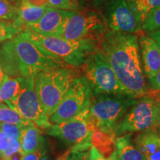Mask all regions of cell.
<instances>
[{
    "label": "cell",
    "instance_id": "cell-41",
    "mask_svg": "<svg viewBox=\"0 0 160 160\" xmlns=\"http://www.w3.org/2000/svg\"><path fill=\"white\" fill-rule=\"evenodd\" d=\"M159 92H160V90H159Z\"/></svg>",
    "mask_w": 160,
    "mask_h": 160
},
{
    "label": "cell",
    "instance_id": "cell-13",
    "mask_svg": "<svg viewBox=\"0 0 160 160\" xmlns=\"http://www.w3.org/2000/svg\"><path fill=\"white\" fill-rule=\"evenodd\" d=\"M74 12L48 7L39 21L26 26L25 30L42 36L62 37L68 20Z\"/></svg>",
    "mask_w": 160,
    "mask_h": 160
},
{
    "label": "cell",
    "instance_id": "cell-39",
    "mask_svg": "<svg viewBox=\"0 0 160 160\" xmlns=\"http://www.w3.org/2000/svg\"><path fill=\"white\" fill-rule=\"evenodd\" d=\"M96 2V3L98 4V5H100V4H104L105 2H107L110 1V0H94Z\"/></svg>",
    "mask_w": 160,
    "mask_h": 160
},
{
    "label": "cell",
    "instance_id": "cell-17",
    "mask_svg": "<svg viewBox=\"0 0 160 160\" xmlns=\"http://www.w3.org/2000/svg\"><path fill=\"white\" fill-rule=\"evenodd\" d=\"M45 141L41 131L34 124L22 128L20 137L22 149L25 153H32Z\"/></svg>",
    "mask_w": 160,
    "mask_h": 160
},
{
    "label": "cell",
    "instance_id": "cell-14",
    "mask_svg": "<svg viewBox=\"0 0 160 160\" xmlns=\"http://www.w3.org/2000/svg\"><path fill=\"white\" fill-rule=\"evenodd\" d=\"M138 44L144 72L150 79L160 69V51L155 42L148 36H141L138 40Z\"/></svg>",
    "mask_w": 160,
    "mask_h": 160
},
{
    "label": "cell",
    "instance_id": "cell-22",
    "mask_svg": "<svg viewBox=\"0 0 160 160\" xmlns=\"http://www.w3.org/2000/svg\"><path fill=\"white\" fill-rule=\"evenodd\" d=\"M24 30L23 26L17 22L0 20V42L12 39Z\"/></svg>",
    "mask_w": 160,
    "mask_h": 160
},
{
    "label": "cell",
    "instance_id": "cell-10",
    "mask_svg": "<svg viewBox=\"0 0 160 160\" xmlns=\"http://www.w3.org/2000/svg\"><path fill=\"white\" fill-rule=\"evenodd\" d=\"M7 105L38 128L47 129L52 125L49 117L44 113L36 93L34 77H22L19 93Z\"/></svg>",
    "mask_w": 160,
    "mask_h": 160
},
{
    "label": "cell",
    "instance_id": "cell-19",
    "mask_svg": "<svg viewBox=\"0 0 160 160\" xmlns=\"http://www.w3.org/2000/svg\"><path fill=\"white\" fill-rule=\"evenodd\" d=\"M91 144L105 157H110L116 151L115 137L99 130L91 133Z\"/></svg>",
    "mask_w": 160,
    "mask_h": 160
},
{
    "label": "cell",
    "instance_id": "cell-1",
    "mask_svg": "<svg viewBox=\"0 0 160 160\" xmlns=\"http://www.w3.org/2000/svg\"><path fill=\"white\" fill-rule=\"evenodd\" d=\"M98 48L108 62L128 95L137 99L147 93L137 36L108 30Z\"/></svg>",
    "mask_w": 160,
    "mask_h": 160
},
{
    "label": "cell",
    "instance_id": "cell-33",
    "mask_svg": "<svg viewBox=\"0 0 160 160\" xmlns=\"http://www.w3.org/2000/svg\"><path fill=\"white\" fill-rule=\"evenodd\" d=\"M150 82L153 90H160V69L153 77L150 78Z\"/></svg>",
    "mask_w": 160,
    "mask_h": 160
},
{
    "label": "cell",
    "instance_id": "cell-9",
    "mask_svg": "<svg viewBox=\"0 0 160 160\" xmlns=\"http://www.w3.org/2000/svg\"><path fill=\"white\" fill-rule=\"evenodd\" d=\"M103 5L101 13L109 30L134 33L142 29V18L131 0H110Z\"/></svg>",
    "mask_w": 160,
    "mask_h": 160
},
{
    "label": "cell",
    "instance_id": "cell-36",
    "mask_svg": "<svg viewBox=\"0 0 160 160\" xmlns=\"http://www.w3.org/2000/svg\"><path fill=\"white\" fill-rule=\"evenodd\" d=\"M26 153L24 152L22 149L19 150V151L16 152V153L12 154L11 156H10L6 159H3L1 160H23L24 157H25Z\"/></svg>",
    "mask_w": 160,
    "mask_h": 160
},
{
    "label": "cell",
    "instance_id": "cell-34",
    "mask_svg": "<svg viewBox=\"0 0 160 160\" xmlns=\"http://www.w3.org/2000/svg\"><path fill=\"white\" fill-rule=\"evenodd\" d=\"M8 77V75L6 71L5 64H4L3 59L2 57L1 52H0V86L2 85V84L3 83V82Z\"/></svg>",
    "mask_w": 160,
    "mask_h": 160
},
{
    "label": "cell",
    "instance_id": "cell-25",
    "mask_svg": "<svg viewBox=\"0 0 160 160\" xmlns=\"http://www.w3.org/2000/svg\"><path fill=\"white\" fill-rule=\"evenodd\" d=\"M142 29L148 33L160 30V6L146 16L142 24Z\"/></svg>",
    "mask_w": 160,
    "mask_h": 160
},
{
    "label": "cell",
    "instance_id": "cell-11",
    "mask_svg": "<svg viewBox=\"0 0 160 160\" xmlns=\"http://www.w3.org/2000/svg\"><path fill=\"white\" fill-rule=\"evenodd\" d=\"M91 100L92 90L89 83L83 77H77L57 110L49 117L50 122L59 124L73 119L91 105Z\"/></svg>",
    "mask_w": 160,
    "mask_h": 160
},
{
    "label": "cell",
    "instance_id": "cell-21",
    "mask_svg": "<svg viewBox=\"0 0 160 160\" xmlns=\"http://www.w3.org/2000/svg\"><path fill=\"white\" fill-rule=\"evenodd\" d=\"M0 122L17 125L22 128L33 124L5 103H0Z\"/></svg>",
    "mask_w": 160,
    "mask_h": 160
},
{
    "label": "cell",
    "instance_id": "cell-16",
    "mask_svg": "<svg viewBox=\"0 0 160 160\" xmlns=\"http://www.w3.org/2000/svg\"><path fill=\"white\" fill-rule=\"evenodd\" d=\"M17 5V22L21 24L25 28L26 26L33 24L42 17L48 7H37L30 5L25 0H19Z\"/></svg>",
    "mask_w": 160,
    "mask_h": 160
},
{
    "label": "cell",
    "instance_id": "cell-4",
    "mask_svg": "<svg viewBox=\"0 0 160 160\" xmlns=\"http://www.w3.org/2000/svg\"><path fill=\"white\" fill-rule=\"evenodd\" d=\"M77 77L76 72L66 66L41 71L35 76L36 93L48 117L54 113Z\"/></svg>",
    "mask_w": 160,
    "mask_h": 160
},
{
    "label": "cell",
    "instance_id": "cell-20",
    "mask_svg": "<svg viewBox=\"0 0 160 160\" xmlns=\"http://www.w3.org/2000/svg\"><path fill=\"white\" fill-rule=\"evenodd\" d=\"M22 77H10L6 78L0 86V103L7 104L17 97L21 88Z\"/></svg>",
    "mask_w": 160,
    "mask_h": 160
},
{
    "label": "cell",
    "instance_id": "cell-37",
    "mask_svg": "<svg viewBox=\"0 0 160 160\" xmlns=\"http://www.w3.org/2000/svg\"><path fill=\"white\" fill-rule=\"evenodd\" d=\"M148 37L153 40L155 42V43L157 44L158 48H159L160 51V30L158 31L151 32V33H148Z\"/></svg>",
    "mask_w": 160,
    "mask_h": 160
},
{
    "label": "cell",
    "instance_id": "cell-28",
    "mask_svg": "<svg viewBox=\"0 0 160 160\" xmlns=\"http://www.w3.org/2000/svg\"><path fill=\"white\" fill-rule=\"evenodd\" d=\"M0 128L10 139H14L20 141L21 132L22 129V127L17 125L0 122Z\"/></svg>",
    "mask_w": 160,
    "mask_h": 160
},
{
    "label": "cell",
    "instance_id": "cell-38",
    "mask_svg": "<svg viewBox=\"0 0 160 160\" xmlns=\"http://www.w3.org/2000/svg\"><path fill=\"white\" fill-rule=\"evenodd\" d=\"M65 155H64L62 157H60V159H59L58 160H65ZM39 160H52V159L50 158V157H48V156L45 154Z\"/></svg>",
    "mask_w": 160,
    "mask_h": 160
},
{
    "label": "cell",
    "instance_id": "cell-7",
    "mask_svg": "<svg viewBox=\"0 0 160 160\" xmlns=\"http://www.w3.org/2000/svg\"><path fill=\"white\" fill-rule=\"evenodd\" d=\"M160 127V101L145 97L125 113L118 125L116 137Z\"/></svg>",
    "mask_w": 160,
    "mask_h": 160
},
{
    "label": "cell",
    "instance_id": "cell-29",
    "mask_svg": "<svg viewBox=\"0 0 160 160\" xmlns=\"http://www.w3.org/2000/svg\"><path fill=\"white\" fill-rule=\"evenodd\" d=\"M22 149L21 143H20V141L14 139H10L8 138V145L7 148L5 149V151H4L2 157L1 159H6L10 156L16 153V152L19 151V150Z\"/></svg>",
    "mask_w": 160,
    "mask_h": 160
},
{
    "label": "cell",
    "instance_id": "cell-27",
    "mask_svg": "<svg viewBox=\"0 0 160 160\" xmlns=\"http://www.w3.org/2000/svg\"><path fill=\"white\" fill-rule=\"evenodd\" d=\"M142 18V22L150 12L160 6V0H131Z\"/></svg>",
    "mask_w": 160,
    "mask_h": 160
},
{
    "label": "cell",
    "instance_id": "cell-23",
    "mask_svg": "<svg viewBox=\"0 0 160 160\" xmlns=\"http://www.w3.org/2000/svg\"><path fill=\"white\" fill-rule=\"evenodd\" d=\"M51 8L65 11H81L85 10V0H48Z\"/></svg>",
    "mask_w": 160,
    "mask_h": 160
},
{
    "label": "cell",
    "instance_id": "cell-31",
    "mask_svg": "<svg viewBox=\"0 0 160 160\" xmlns=\"http://www.w3.org/2000/svg\"><path fill=\"white\" fill-rule=\"evenodd\" d=\"M89 156L90 160H119L116 151L110 157H105L103 155H102L93 146H91V149L89 151Z\"/></svg>",
    "mask_w": 160,
    "mask_h": 160
},
{
    "label": "cell",
    "instance_id": "cell-26",
    "mask_svg": "<svg viewBox=\"0 0 160 160\" xmlns=\"http://www.w3.org/2000/svg\"><path fill=\"white\" fill-rule=\"evenodd\" d=\"M91 146V143L73 145L65 154V160H90L89 151Z\"/></svg>",
    "mask_w": 160,
    "mask_h": 160
},
{
    "label": "cell",
    "instance_id": "cell-5",
    "mask_svg": "<svg viewBox=\"0 0 160 160\" xmlns=\"http://www.w3.org/2000/svg\"><path fill=\"white\" fill-rule=\"evenodd\" d=\"M24 36L57 57L67 65L81 67L85 60L99 47V42L91 39L69 40L62 37L42 36L24 30Z\"/></svg>",
    "mask_w": 160,
    "mask_h": 160
},
{
    "label": "cell",
    "instance_id": "cell-2",
    "mask_svg": "<svg viewBox=\"0 0 160 160\" xmlns=\"http://www.w3.org/2000/svg\"><path fill=\"white\" fill-rule=\"evenodd\" d=\"M0 52L10 77H34L41 71L66 66L22 33L5 41L0 47Z\"/></svg>",
    "mask_w": 160,
    "mask_h": 160
},
{
    "label": "cell",
    "instance_id": "cell-8",
    "mask_svg": "<svg viewBox=\"0 0 160 160\" xmlns=\"http://www.w3.org/2000/svg\"><path fill=\"white\" fill-rule=\"evenodd\" d=\"M108 31L102 14L98 11L74 12L68 20L62 37L69 40L91 39L100 42Z\"/></svg>",
    "mask_w": 160,
    "mask_h": 160
},
{
    "label": "cell",
    "instance_id": "cell-24",
    "mask_svg": "<svg viewBox=\"0 0 160 160\" xmlns=\"http://www.w3.org/2000/svg\"><path fill=\"white\" fill-rule=\"evenodd\" d=\"M18 9L17 4L11 0H0V20L17 22Z\"/></svg>",
    "mask_w": 160,
    "mask_h": 160
},
{
    "label": "cell",
    "instance_id": "cell-15",
    "mask_svg": "<svg viewBox=\"0 0 160 160\" xmlns=\"http://www.w3.org/2000/svg\"><path fill=\"white\" fill-rule=\"evenodd\" d=\"M134 145L145 160H160V136L156 128L141 132L135 137Z\"/></svg>",
    "mask_w": 160,
    "mask_h": 160
},
{
    "label": "cell",
    "instance_id": "cell-12",
    "mask_svg": "<svg viewBox=\"0 0 160 160\" xmlns=\"http://www.w3.org/2000/svg\"><path fill=\"white\" fill-rule=\"evenodd\" d=\"M90 106L73 119L64 122L51 125L46 130L48 135L58 138L68 145L91 143V136L95 131L88 119Z\"/></svg>",
    "mask_w": 160,
    "mask_h": 160
},
{
    "label": "cell",
    "instance_id": "cell-3",
    "mask_svg": "<svg viewBox=\"0 0 160 160\" xmlns=\"http://www.w3.org/2000/svg\"><path fill=\"white\" fill-rule=\"evenodd\" d=\"M137 102L125 93L98 95L91 100L88 119L96 130L116 137L118 125L126 112Z\"/></svg>",
    "mask_w": 160,
    "mask_h": 160
},
{
    "label": "cell",
    "instance_id": "cell-32",
    "mask_svg": "<svg viewBox=\"0 0 160 160\" xmlns=\"http://www.w3.org/2000/svg\"><path fill=\"white\" fill-rule=\"evenodd\" d=\"M8 145V137L0 128V159L2 157L4 151L7 148Z\"/></svg>",
    "mask_w": 160,
    "mask_h": 160
},
{
    "label": "cell",
    "instance_id": "cell-35",
    "mask_svg": "<svg viewBox=\"0 0 160 160\" xmlns=\"http://www.w3.org/2000/svg\"><path fill=\"white\" fill-rule=\"evenodd\" d=\"M30 5L37 7H50L48 0H25Z\"/></svg>",
    "mask_w": 160,
    "mask_h": 160
},
{
    "label": "cell",
    "instance_id": "cell-6",
    "mask_svg": "<svg viewBox=\"0 0 160 160\" xmlns=\"http://www.w3.org/2000/svg\"><path fill=\"white\" fill-rule=\"evenodd\" d=\"M84 78L91 86L92 95L125 93V89L99 48L86 58L81 66Z\"/></svg>",
    "mask_w": 160,
    "mask_h": 160
},
{
    "label": "cell",
    "instance_id": "cell-40",
    "mask_svg": "<svg viewBox=\"0 0 160 160\" xmlns=\"http://www.w3.org/2000/svg\"><path fill=\"white\" fill-rule=\"evenodd\" d=\"M156 130H157V132H158V133H159V136H160V127L157 128H156Z\"/></svg>",
    "mask_w": 160,
    "mask_h": 160
},
{
    "label": "cell",
    "instance_id": "cell-30",
    "mask_svg": "<svg viewBox=\"0 0 160 160\" xmlns=\"http://www.w3.org/2000/svg\"><path fill=\"white\" fill-rule=\"evenodd\" d=\"M45 154H46V148L44 141L34 151L26 153L23 160H39Z\"/></svg>",
    "mask_w": 160,
    "mask_h": 160
},
{
    "label": "cell",
    "instance_id": "cell-18",
    "mask_svg": "<svg viewBox=\"0 0 160 160\" xmlns=\"http://www.w3.org/2000/svg\"><path fill=\"white\" fill-rule=\"evenodd\" d=\"M115 148L119 160H145L142 153L131 142L130 134L117 137Z\"/></svg>",
    "mask_w": 160,
    "mask_h": 160
}]
</instances>
